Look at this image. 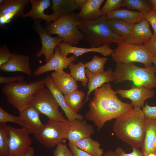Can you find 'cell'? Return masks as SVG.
<instances>
[{"label":"cell","mask_w":156,"mask_h":156,"mask_svg":"<svg viewBox=\"0 0 156 156\" xmlns=\"http://www.w3.org/2000/svg\"><path fill=\"white\" fill-rule=\"evenodd\" d=\"M94 91V96L89 104V109L85 118L93 122L98 131L107 121L116 119L133 108L131 103L123 102L119 99L110 83L103 84Z\"/></svg>","instance_id":"obj_1"},{"label":"cell","mask_w":156,"mask_h":156,"mask_svg":"<svg viewBox=\"0 0 156 156\" xmlns=\"http://www.w3.org/2000/svg\"><path fill=\"white\" fill-rule=\"evenodd\" d=\"M144 114L135 107L116 119L113 130L116 135L132 148H142L145 136Z\"/></svg>","instance_id":"obj_2"},{"label":"cell","mask_w":156,"mask_h":156,"mask_svg":"<svg viewBox=\"0 0 156 156\" xmlns=\"http://www.w3.org/2000/svg\"><path fill=\"white\" fill-rule=\"evenodd\" d=\"M77 27L84 35V40L91 48L110 46L112 43L117 44L124 41V38L112 31L107 24L105 15L93 21H80Z\"/></svg>","instance_id":"obj_3"},{"label":"cell","mask_w":156,"mask_h":156,"mask_svg":"<svg viewBox=\"0 0 156 156\" xmlns=\"http://www.w3.org/2000/svg\"><path fill=\"white\" fill-rule=\"evenodd\" d=\"M45 79L28 82L23 80L5 85L2 90L8 101L21 113L30 106L35 94L45 87Z\"/></svg>","instance_id":"obj_4"},{"label":"cell","mask_w":156,"mask_h":156,"mask_svg":"<svg viewBox=\"0 0 156 156\" xmlns=\"http://www.w3.org/2000/svg\"><path fill=\"white\" fill-rule=\"evenodd\" d=\"M156 69L152 66L143 68L134 63L116 64L113 77L116 83L125 81H133L136 86H142L149 90L156 87Z\"/></svg>","instance_id":"obj_5"},{"label":"cell","mask_w":156,"mask_h":156,"mask_svg":"<svg viewBox=\"0 0 156 156\" xmlns=\"http://www.w3.org/2000/svg\"><path fill=\"white\" fill-rule=\"evenodd\" d=\"M80 21L77 14L74 13L59 17L47 25L45 29L49 35L57 34L64 39L63 42L76 47L84 38L77 27Z\"/></svg>","instance_id":"obj_6"},{"label":"cell","mask_w":156,"mask_h":156,"mask_svg":"<svg viewBox=\"0 0 156 156\" xmlns=\"http://www.w3.org/2000/svg\"><path fill=\"white\" fill-rule=\"evenodd\" d=\"M112 57L116 64L135 62L143 64L145 67L152 66L153 56L143 45H136L123 41L117 44Z\"/></svg>","instance_id":"obj_7"},{"label":"cell","mask_w":156,"mask_h":156,"mask_svg":"<svg viewBox=\"0 0 156 156\" xmlns=\"http://www.w3.org/2000/svg\"><path fill=\"white\" fill-rule=\"evenodd\" d=\"M31 106L34 107L40 114L46 116L49 120L61 122L68 120L59 112L58 103L47 88H42L35 94Z\"/></svg>","instance_id":"obj_8"},{"label":"cell","mask_w":156,"mask_h":156,"mask_svg":"<svg viewBox=\"0 0 156 156\" xmlns=\"http://www.w3.org/2000/svg\"><path fill=\"white\" fill-rule=\"evenodd\" d=\"M70 122H56L50 120L42 129L34 134L35 138L47 148H51L62 143L66 139Z\"/></svg>","instance_id":"obj_9"},{"label":"cell","mask_w":156,"mask_h":156,"mask_svg":"<svg viewBox=\"0 0 156 156\" xmlns=\"http://www.w3.org/2000/svg\"><path fill=\"white\" fill-rule=\"evenodd\" d=\"M7 126L10 134L8 156H25L32 143L29 134L22 128Z\"/></svg>","instance_id":"obj_10"},{"label":"cell","mask_w":156,"mask_h":156,"mask_svg":"<svg viewBox=\"0 0 156 156\" xmlns=\"http://www.w3.org/2000/svg\"><path fill=\"white\" fill-rule=\"evenodd\" d=\"M29 2L28 0H0V26L9 23L14 17L22 16Z\"/></svg>","instance_id":"obj_11"},{"label":"cell","mask_w":156,"mask_h":156,"mask_svg":"<svg viewBox=\"0 0 156 156\" xmlns=\"http://www.w3.org/2000/svg\"><path fill=\"white\" fill-rule=\"evenodd\" d=\"M77 57L74 55L69 57L62 56L60 53L59 47L57 46L55 49L54 54L51 59L46 63L38 66L34 72L33 75L38 77L47 72L64 70L69 65L77 60Z\"/></svg>","instance_id":"obj_12"},{"label":"cell","mask_w":156,"mask_h":156,"mask_svg":"<svg viewBox=\"0 0 156 156\" xmlns=\"http://www.w3.org/2000/svg\"><path fill=\"white\" fill-rule=\"evenodd\" d=\"M36 31L39 34L42 42V48L36 55L37 57L44 55L46 62H48L54 55L56 47L64 41V39L58 36L55 37L50 36L46 31L45 29L37 21L35 22Z\"/></svg>","instance_id":"obj_13"},{"label":"cell","mask_w":156,"mask_h":156,"mask_svg":"<svg viewBox=\"0 0 156 156\" xmlns=\"http://www.w3.org/2000/svg\"><path fill=\"white\" fill-rule=\"evenodd\" d=\"M116 91L121 98L130 99L133 108L144 107L145 101L153 98L155 94L154 91L136 85H133L129 89H119Z\"/></svg>","instance_id":"obj_14"},{"label":"cell","mask_w":156,"mask_h":156,"mask_svg":"<svg viewBox=\"0 0 156 156\" xmlns=\"http://www.w3.org/2000/svg\"><path fill=\"white\" fill-rule=\"evenodd\" d=\"M40 114L34 107L30 106L25 109L20 114L21 128L29 134L38 133L44 126L39 117Z\"/></svg>","instance_id":"obj_15"},{"label":"cell","mask_w":156,"mask_h":156,"mask_svg":"<svg viewBox=\"0 0 156 156\" xmlns=\"http://www.w3.org/2000/svg\"><path fill=\"white\" fill-rule=\"evenodd\" d=\"M153 35L149 23L144 19L134 24L130 32L124 38V40L128 43L140 45L147 43Z\"/></svg>","instance_id":"obj_16"},{"label":"cell","mask_w":156,"mask_h":156,"mask_svg":"<svg viewBox=\"0 0 156 156\" xmlns=\"http://www.w3.org/2000/svg\"><path fill=\"white\" fill-rule=\"evenodd\" d=\"M95 132L94 126L88 124L86 120L76 119L70 122L66 139L73 143L90 137Z\"/></svg>","instance_id":"obj_17"},{"label":"cell","mask_w":156,"mask_h":156,"mask_svg":"<svg viewBox=\"0 0 156 156\" xmlns=\"http://www.w3.org/2000/svg\"><path fill=\"white\" fill-rule=\"evenodd\" d=\"M30 58L27 55L13 53L12 57L6 63L0 66V70L6 72H20L31 76Z\"/></svg>","instance_id":"obj_18"},{"label":"cell","mask_w":156,"mask_h":156,"mask_svg":"<svg viewBox=\"0 0 156 156\" xmlns=\"http://www.w3.org/2000/svg\"><path fill=\"white\" fill-rule=\"evenodd\" d=\"M31 5V10L27 13L23 14V17H30L35 20L38 18L45 21L49 24L52 21H56L60 17L57 13L47 15L44 13V10L47 9L51 3L49 0H29Z\"/></svg>","instance_id":"obj_19"},{"label":"cell","mask_w":156,"mask_h":156,"mask_svg":"<svg viewBox=\"0 0 156 156\" xmlns=\"http://www.w3.org/2000/svg\"><path fill=\"white\" fill-rule=\"evenodd\" d=\"M55 87L64 95L78 89L77 81L64 70L54 71L50 75Z\"/></svg>","instance_id":"obj_20"},{"label":"cell","mask_w":156,"mask_h":156,"mask_svg":"<svg viewBox=\"0 0 156 156\" xmlns=\"http://www.w3.org/2000/svg\"><path fill=\"white\" fill-rule=\"evenodd\" d=\"M45 85L52 93L59 106L64 112L67 119L70 122H71L76 119H84L82 115L74 112L68 107L64 95L54 86L50 76H47L45 78Z\"/></svg>","instance_id":"obj_21"},{"label":"cell","mask_w":156,"mask_h":156,"mask_svg":"<svg viewBox=\"0 0 156 156\" xmlns=\"http://www.w3.org/2000/svg\"><path fill=\"white\" fill-rule=\"evenodd\" d=\"M58 46L60 49L61 55L66 57H67L69 53H73L77 57L86 53L91 52L99 53L105 57L111 55L114 51L110 46L106 45L96 48H83L72 46L61 42Z\"/></svg>","instance_id":"obj_22"},{"label":"cell","mask_w":156,"mask_h":156,"mask_svg":"<svg viewBox=\"0 0 156 156\" xmlns=\"http://www.w3.org/2000/svg\"><path fill=\"white\" fill-rule=\"evenodd\" d=\"M145 136L142 147V152L144 156L151 153L156 155V120L145 118Z\"/></svg>","instance_id":"obj_23"},{"label":"cell","mask_w":156,"mask_h":156,"mask_svg":"<svg viewBox=\"0 0 156 156\" xmlns=\"http://www.w3.org/2000/svg\"><path fill=\"white\" fill-rule=\"evenodd\" d=\"M85 73L88 79V90L84 103L87 101L90 93L95 89L100 88L105 83L114 81L113 77L114 71L111 68H109L103 73L97 74L91 73L86 68Z\"/></svg>","instance_id":"obj_24"},{"label":"cell","mask_w":156,"mask_h":156,"mask_svg":"<svg viewBox=\"0 0 156 156\" xmlns=\"http://www.w3.org/2000/svg\"><path fill=\"white\" fill-rule=\"evenodd\" d=\"M104 0H88L77 14L80 21H91L98 19L102 14L100 8Z\"/></svg>","instance_id":"obj_25"},{"label":"cell","mask_w":156,"mask_h":156,"mask_svg":"<svg viewBox=\"0 0 156 156\" xmlns=\"http://www.w3.org/2000/svg\"><path fill=\"white\" fill-rule=\"evenodd\" d=\"M144 14L137 11L120 8L110 12L106 15L107 19H119L128 23L134 24L144 19Z\"/></svg>","instance_id":"obj_26"},{"label":"cell","mask_w":156,"mask_h":156,"mask_svg":"<svg viewBox=\"0 0 156 156\" xmlns=\"http://www.w3.org/2000/svg\"><path fill=\"white\" fill-rule=\"evenodd\" d=\"M71 143L92 156H103L104 154V150L100 148L101 144L90 137Z\"/></svg>","instance_id":"obj_27"},{"label":"cell","mask_w":156,"mask_h":156,"mask_svg":"<svg viewBox=\"0 0 156 156\" xmlns=\"http://www.w3.org/2000/svg\"><path fill=\"white\" fill-rule=\"evenodd\" d=\"M51 1L53 14H58L60 17L73 13L76 10L79 9L75 4L74 0H52Z\"/></svg>","instance_id":"obj_28"},{"label":"cell","mask_w":156,"mask_h":156,"mask_svg":"<svg viewBox=\"0 0 156 156\" xmlns=\"http://www.w3.org/2000/svg\"><path fill=\"white\" fill-rule=\"evenodd\" d=\"M85 94L78 89L64 95L66 104L73 112L78 113L83 105V99Z\"/></svg>","instance_id":"obj_29"},{"label":"cell","mask_w":156,"mask_h":156,"mask_svg":"<svg viewBox=\"0 0 156 156\" xmlns=\"http://www.w3.org/2000/svg\"><path fill=\"white\" fill-rule=\"evenodd\" d=\"M107 22L111 29L116 35L124 38L130 33L134 25L119 19H107Z\"/></svg>","instance_id":"obj_30"},{"label":"cell","mask_w":156,"mask_h":156,"mask_svg":"<svg viewBox=\"0 0 156 156\" xmlns=\"http://www.w3.org/2000/svg\"><path fill=\"white\" fill-rule=\"evenodd\" d=\"M68 67L70 70L69 74L76 81L81 82L82 85L86 87L88 79L86 74L85 64L82 62H79L76 64L73 62Z\"/></svg>","instance_id":"obj_31"},{"label":"cell","mask_w":156,"mask_h":156,"mask_svg":"<svg viewBox=\"0 0 156 156\" xmlns=\"http://www.w3.org/2000/svg\"><path fill=\"white\" fill-rule=\"evenodd\" d=\"M122 6L131 10H135L144 14L152 8L148 0H123Z\"/></svg>","instance_id":"obj_32"},{"label":"cell","mask_w":156,"mask_h":156,"mask_svg":"<svg viewBox=\"0 0 156 156\" xmlns=\"http://www.w3.org/2000/svg\"><path fill=\"white\" fill-rule=\"evenodd\" d=\"M108 60V58L106 57H101L94 55L90 61L85 63V65L86 68L91 73H102L105 71L104 66Z\"/></svg>","instance_id":"obj_33"},{"label":"cell","mask_w":156,"mask_h":156,"mask_svg":"<svg viewBox=\"0 0 156 156\" xmlns=\"http://www.w3.org/2000/svg\"><path fill=\"white\" fill-rule=\"evenodd\" d=\"M10 134L5 123L0 125V156H8Z\"/></svg>","instance_id":"obj_34"},{"label":"cell","mask_w":156,"mask_h":156,"mask_svg":"<svg viewBox=\"0 0 156 156\" xmlns=\"http://www.w3.org/2000/svg\"><path fill=\"white\" fill-rule=\"evenodd\" d=\"M123 0H107L103 7L100 9L103 15L120 9L122 6Z\"/></svg>","instance_id":"obj_35"},{"label":"cell","mask_w":156,"mask_h":156,"mask_svg":"<svg viewBox=\"0 0 156 156\" xmlns=\"http://www.w3.org/2000/svg\"><path fill=\"white\" fill-rule=\"evenodd\" d=\"M7 122L15 123L20 126L21 125L20 116L12 115L6 112L0 106V123L6 124Z\"/></svg>","instance_id":"obj_36"},{"label":"cell","mask_w":156,"mask_h":156,"mask_svg":"<svg viewBox=\"0 0 156 156\" xmlns=\"http://www.w3.org/2000/svg\"><path fill=\"white\" fill-rule=\"evenodd\" d=\"M54 156H74L72 153L65 144L57 145L53 151Z\"/></svg>","instance_id":"obj_37"},{"label":"cell","mask_w":156,"mask_h":156,"mask_svg":"<svg viewBox=\"0 0 156 156\" xmlns=\"http://www.w3.org/2000/svg\"><path fill=\"white\" fill-rule=\"evenodd\" d=\"M144 15V19L150 24L153 29V35H156V10L152 8Z\"/></svg>","instance_id":"obj_38"},{"label":"cell","mask_w":156,"mask_h":156,"mask_svg":"<svg viewBox=\"0 0 156 156\" xmlns=\"http://www.w3.org/2000/svg\"><path fill=\"white\" fill-rule=\"evenodd\" d=\"M13 55L6 45L1 46L0 47V66L7 62Z\"/></svg>","instance_id":"obj_39"},{"label":"cell","mask_w":156,"mask_h":156,"mask_svg":"<svg viewBox=\"0 0 156 156\" xmlns=\"http://www.w3.org/2000/svg\"><path fill=\"white\" fill-rule=\"evenodd\" d=\"M133 151L129 153H127L125 151L120 147H118L115 152L116 156H144L142 151L135 148H132Z\"/></svg>","instance_id":"obj_40"},{"label":"cell","mask_w":156,"mask_h":156,"mask_svg":"<svg viewBox=\"0 0 156 156\" xmlns=\"http://www.w3.org/2000/svg\"><path fill=\"white\" fill-rule=\"evenodd\" d=\"M142 110L145 118L156 120V106H149L146 103Z\"/></svg>","instance_id":"obj_41"},{"label":"cell","mask_w":156,"mask_h":156,"mask_svg":"<svg viewBox=\"0 0 156 156\" xmlns=\"http://www.w3.org/2000/svg\"><path fill=\"white\" fill-rule=\"evenodd\" d=\"M24 80V77L21 75L13 77H5L0 76V83L5 85Z\"/></svg>","instance_id":"obj_42"},{"label":"cell","mask_w":156,"mask_h":156,"mask_svg":"<svg viewBox=\"0 0 156 156\" xmlns=\"http://www.w3.org/2000/svg\"><path fill=\"white\" fill-rule=\"evenodd\" d=\"M143 45L153 56H156V35H153L150 40Z\"/></svg>","instance_id":"obj_43"},{"label":"cell","mask_w":156,"mask_h":156,"mask_svg":"<svg viewBox=\"0 0 156 156\" xmlns=\"http://www.w3.org/2000/svg\"><path fill=\"white\" fill-rule=\"evenodd\" d=\"M68 146L74 156H92L80 149L73 144L69 142Z\"/></svg>","instance_id":"obj_44"},{"label":"cell","mask_w":156,"mask_h":156,"mask_svg":"<svg viewBox=\"0 0 156 156\" xmlns=\"http://www.w3.org/2000/svg\"><path fill=\"white\" fill-rule=\"evenodd\" d=\"M88 0H74L76 5L81 9L83 7Z\"/></svg>","instance_id":"obj_45"},{"label":"cell","mask_w":156,"mask_h":156,"mask_svg":"<svg viewBox=\"0 0 156 156\" xmlns=\"http://www.w3.org/2000/svg\"><path fill=\"white\" fill-rule=\"evenodd\" d=\"M34 149L31 146L25 156H34Z\"/></svg>","instance_id":"obj_46"},{"label":"cell","mask_w":156,"mask_h":156,"mask_svg":"<svg viewBox=\"0 0 156 156\" xmlns=\"http://www.w3.org/2000/svg\"><path fill=\"white\" fill-rule=\"evenodd\" d=\"M103 156H116L115 152L109 151L104 153Z\"/></svg>","instance_id":"obj_47"},{"label":"cell","mask_w":156,"mask_h":156,"mask_svg":"<svg viewBox=\"0 0 156 156\" xmlns=\"http://www.w3.org/2000/svg\"><path fill=\"white\" fill-rule=\"evenodd\" d=\"M153 8L156 10V0H148Z\"/></svg>","instance_id":"obj_48"},{"label":"cell","mask_w":156,"mask_h":156,"mask_svg":"<svg viewBox=\"0 0 156 156\" xmlns=\"http://www.w3.org/2000/svg\"><path fill=\"white\" fill-rule=\"evenodd\" d=\"M152 63H153L154 64L155 66L156 69V56H153L152 58Z\"/></svg>","instance_id":"obj_49"},{"label":"cell","mask_w":156,"mask_h":156,"mask_svg":"<svg viewBox=\"0 0 156 156\" xmlns=\"http://www.w3.org/2000/svg\"><path fill=\"white\" fill-rule=\"evenodd\" d=\"M147 156H156V155L154 153H151Z\"/></svg>","instance_id":"obj_50"},{"label":"cell","mask_w":156,"mask_h":156,"mask_svg":"<svg viewBox=\"0 0 156 156\" xmlns=\"http://www.w3.org/2000/svg\"><path fill=\"white\" fill-rule=\"evenodd\" d=\"M155 146H156V142H155Z\"/></svg>","instance_id":"obj_51"}]
</instances>
